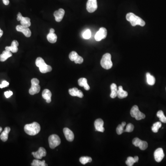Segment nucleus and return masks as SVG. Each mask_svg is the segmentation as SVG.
Returning <instances> with one entry per match:
<instances>
[{
	"label": "nucleus",
	"mask_w": 166,
	"mask_h": 166,
	"mask_svg": "<svg viewBox=\"0 0 166 166\" xmlns=\"http://www.w3.org/2000/svg\"><path fill=\"white\" fill-rule=\"evenodd\" d=\"M22 15H21L20 13H18V15H17V20L18 21H20L21 20V19L22 18Z\"/></svg>",
	"instance_id": "nucleus-40"
},
{
	"label": "nucleus",
	"mask_w": 166,
	"mask_h": 166,
	"mask_svg": "<svg viewBox=\"0 0 166 166\" xmlns=\"http://www.w3.org/2000/svg\"><path fill=\"white\" fill-rule=\"evenodd\" d=\"M64 15V10L62 8H60L59 10L55 11L54 13L55 20L58 22H61L62 20Z\"/></svg>",
	"instance_id": "nucleus-16"
},
{
	"label": "nucleus",
	"mask_w": 166,
	"mask_h": 166,
	"mask_svg": "<svg viewBox=\"0 0 166 166\" xmlns=\"http://www.w3.org/2000/svg\"><path fill=\"white\" fill-rule=\"evenodd\" d=\"M134 126L133 125V124H131V123H129L126 126V128L125 130H124V132L130 133V132H133L134 130Z\"/></svg>",
	"instance_id": "nucleus-37"
},
{
	"label": "nucleus",
	"mask_w": 166,
	"mask_h": 166,
	"mask_svg": "<svg viewBox=\"0 0 166 166\" xmlns=\"http://www.w3.org/2000/svg\"><path fill=\"white\" fill-rule=\"evenodd\" d=\"M31 86L29 89V92L31 95L38 93L40 92L41 87L39 84V81L36 78H33L31 80Z\"/></svg>",
	"instance_id": "nucleus-5"
},
{
	"label": "nucleus",
	"mask_w": 166,
	"mask_h": 166,
	"mask_svg": "<svg viewBox=\"0 0 166 166\" xmlns=\"http://www.w3.org/2000/svg\"><path fill=\"white\" fill-rule=\"evenodd\" d=\"M133 145H135L136 147H138L142 151L145 150L147 148L148 143L146 141H142L139 138L137 137H135L133 140Z\"/></svg>",
	"instance_id": "nucleus-7"
},
{
	"label": "nucleus",
	"mask_w": 166,
	"mask_h": 166,
	"mask_svg": "<svg viewBox=\"0 0 166 166\" xmlns=\"http://www.w3.org/2000/svg\"><path fill=\"white\" fill-rule=\"evenodd\" d=\"M47 39L50 43H54L57 41V37L55 33L50 32L47 35Z\"/></svg>",
	"instance_id": "nucleus-28"
},
{
	"label": "nucleus",
	"mask_w": 166,
	"mask_h": 166,
	"mask_svg": "<svg viewBox=\"0 0 166 166\" xmlns=\"http://www.w3.org/2000/svg\"><path fill=\"white\" fill-rule=\"evenodd\" d=\"M12 56V53L11 52L5 50L3 52L2 54H0V61L3 62Z\"/></svg>",
	"instance_id": "nucleus-23"
},
{
	"label": "nucleus",
	"mask_w": 166,
	"mask_h": 166,
	"mask_svg": "<svg viewBox=\"0 0 166 166\" xmlns=\"http://www.w3.org/2000/svg\"><path fill=\"white\" fill-rule=\"evenodd\" d=\"M40 72L43 73H45L48 72H51L52 70V68L51 66L47 65L46 64L43 65L42 66L39 68Z\"/></svg>",
	"instance_id": "nucleus-27"
},
{
	"label": "nucleus",
	"mask_w": 166,
	"mask_h": 166,
	"mask_svg": "<svg viewBox=\"0 0 166 166\" xmlns=\"http://www.w3.org/2000/svg\"><path fill=\"white\" fill-rule=\"evenodd\" d=\"M24 132L31 136L37 135L41 130L40 126L38 122H34L31 124H27L24 127Z\"/></svg>",
	"instance_id": "nucleus-1"
},
{
	"label": "nucleus",
	"mask_w": 166,
	"mask_h": 166,
	"mask_svg": "<svg viewBox=\"0 0 166 166\" xmlns=\"http://www.w3.org/2000/svg\"><path fill=\"white\" fill-rule=\"evenodd\" d=\"M16 29L17 31L23 33L24 35L27 38H29L31 36V31H30L28 27H24L21 25H18L16 27Z\"/></svg>",
	"instance_id": "nucleus-13"
},
{
	"label": "nucleus",
	"mask_w": 166,
	"mask_h": 166,
	"mask_svg": "<svg viewBox=\"0 0 166 166\" xmlns=\"http://www.w3.org/2000/svg\"><path fill=\"white\" fill-rule=\"evenodd\" d=\"M103 125H104V122L101 119H96L94 122V126L96 130L98 132H102V133L104 132V128Z\"/></svg>",
	"instance_id": "nucleus-14"
},
{
	"label": "nucleus",
	"mask_w": 166,
	"mask_h": 166,
	"mask_svg": "<svg viewBox=\"0 0 166 166\" xmlns=\"http://www.w3.org/2000/svg\"><path fill=\"white\" fill-rule=\"evenodd\" d=\"M10 130H11L10 128L9 127H6L5 128L4 131L2 132L1 134L0 135V138L2 141L6 142L8 140V133L10 132Z\"/></svg>",
	"instance_id": "nucleus-20"
},
{
	"label": "nucleus",
	"mask_w": 166,
	"mask_h": 166,
	"mask_svg": "<svg viewBox=\"0 0 166 166\" xmlns=\"http://www.w3.org/2000/svg\"><path fill=\"white\" fill-rule=\"evenodd\" d=\"M125 126H123L122 125H119L116 128V133L118 135H121L122 133H124V128Z\"/></svg>",
	"instance_id": "nucleus-36"
},
{
	"label": "nucleus",
	"mask_w": 166,
	"mask_h": 166,
	"mask_svg": "<svg viewBox=\"0 0 166 166\" xmlns=\"http://www.w3.org/2000/svg\"><path fill=\"white\" fill-rule=\"evenodd\" d=\"M69 58L71 61H74L76 64H81L83 63L84 59L75 51H72L69 55Z\"/></svg>",
	"instance_id": "nucleus-10"
},
{
	"label": "nucleus",
	"mask_w": 166,
	"mask_h": 166,
	"mask_svg": "<svg viewBox=\"0 0 166 166\" xmlns=\"http://www.w3.org/2000/svg\"><path fill=\"white\" fill-rule=\"evenodd\" d=\"M50 33H54V29H50Z\"/></svg>",
	"instance_id": "nucleus-43"
},
{
	"label": "nucleus",
	"mask_w": 166,
	"mask_h": 166,
	"mask_svg": "<svg viewBox=\"0 0 166 166\" xmlns=\"http://www.w3.org/2000/svg\"><path fill=\"white\" fill-rule=\"evenodd\" d=\"M138 160V156H136L134 157L129 156L127 158V160L126 162V163L127 166H132L133 165L134 163H137Z\"/></svg>",
	"instance_id": "nucleus-24"
},
{
	"label": "nucleus",
	"mask_w": 166,
	"mask_h": 166,
	"mask_svg": "<svg viewBox=\"0 0 166 166\" xmlns=\"http://www.w3.org/2000/svg\"><path fill=\"white\" fill-rule=\"evenodd\" d=\"M2 131V128L1 127H0V133H1V131Z\"/></svg>",
	"instance_id": "nucleus-44"
},
{
	"label": "nucleus",
	"mask_w": 166,
	"mask_h": 166,
	"mask_svg": "<svg viewBox=\"0 0 166 166\" xmlns=\"http://www.w3.org/2000/svg\"><path fill=\"white\" fill-rule=\"evenodd\" d=\"M45 64V62L44 61L43 59L41 57H38L37 59H36V65L37 66L38 68H40V66H42L43 65Z\"/></svg>",
	"instance_id": "nucleus-34"
},
{
	"label": "nucleus",
	"mask_w": 166,
	"mask_h": 166,
	"mask_svg": "<svg viewBox=\"0 0 166 166\" xmlns=\"http://www.w3.org/2000/svg\"><path fill=\"white\" fill-rule=\"evenodd\" d=\"M31 165L32 166H48L46 164L45 161L43 160L42 161L39 160V159L34 160L31 163Z\"/></svg>",
	"instance_id": "nucleus-30"
},
{
	"label": "nucleus",
	"mask_w": 166,
	"mask_h": 166,
	"mask_svg": "<svg viewBox=\"0 0 166 166\" xmlns=\"http://www.w3.org/2000/svg\"><path fill=\"white\" fill-rule=\"evenodd\" d=\"M78 84L80 86L84 87L86 91L90 90V87L87 83V80L84 77H82L78 80Z\"/></svg>",
	"instance_id": "nucleus-21"
},
{
	"label": "nucleus",
	"mask_w": 166,
	"mask_h": 166,
	"mask_svg": "<svg viewBox=\"0 0 166 166\" xmlns=\"http://www.w3.org/2000/svg\"><path fill=\"white\" fill-rule=\"evenodd\" d=\"M111 90V93L110 96L111 98H114L117 96V87L116 84L114 83L112 84L110 86Z\"/></svg>",
	"instance_id": "nucleus-26"
},
{
	"label": "nucleus",
	"mask_w": 166,
	"mask_h": 166,
	"mask_svg": "<svg viewBox=\"0 0 166 166\" xmlns=\"http://www.w3.org/2000/svg\"><path fill=\"white\" fill-rule=\"evenodd\" d=\"M42 96L43 99L46 100L47 103H50L51 102V96L52 94L50 90L48 89H45L42 92Z\"/></svg>",
	"instance_id": "nucleus-19"
},
{
	"label": "nucleus",
	"mask_w": 166,
	"mask_h": 166,
	"mask_svg": "<svg viewBox=\"0 0 166 166\" xmlns=\"http://www.w3.org/2000/svg\"><path fill=\"white\" fill-rule=\"evenodd\" d=\"M9 84L8 82H7L6 80H4V81H2L1 84H0V88H3L8 86L9 85Z\"/></svg>",
	"instance_id": "nucleus-38"
},
{
	"label": "nucleus",
	"mask_w": 166,
	"mask_h": 166,
	"mask_svg": "<svg viewBox=\"0 0 166 166\" xmlns=\"http://www.w3.org/2000/svg\"><path fill=\"white\" fill-rule=\"evenodd\" d=\"M126 19L127 21L130 22L133 27H135L137 25H139L141 27L145 26V22L141 18L132 13H127L126 16Z\"/></svg>",
	"instance_id": "nucleus-2"
},
{
	"label": "nucleus",
	"mask_w": 166,
	"mask_h": 166,
	"mask_svg": "<svg viewBox=\"0 0 166 166\" xmlns=\"http://www.w3.org/2000/svg\"><path fill=\"white\" fill-rule=\"evenodd\" d=\"M2 1H3V3L5 5H8L9 4V0H2Z\"/></svg>",
	"instance_id": "nucleus-41"
},
{
	"label": "nucleus",
	"mask_w": 166,
	"mask_h": 166,
	"mask_svg": "<svg viewBox=\"0 0 166 166\" xmlns=\"http://www.w3.org/2000/svg\"><path fill=\"white\" fill-rule=\"evenodd\" d=\"M128 96V93L126 91H124L123 89V87L122 86H120L118 87V90L117 91V96L119 98L122 99L126 98Z\"/></svg>",
	"instance_id": "nucleus-22"
},
{
	"label": "nucleus",
	"mask_w": 166,
	"mask_h": 166,
	"mask_svg": "<svg viewBox=\"0 0 166 166\" xmlns=\"http://www.w3.org/2000/svg\"><path fill=\"white\" fill-rule=\"evenodd\" d=\"M69 93L73 96H77L80 98H83L84 94L80 90H78L77 88H73L69 90Z\"/></svg>",
	"instance_id": "nucleus-18"
},
{
	"label": "nucleus",
	"mask_w": 166,
	"mask_h": 166,
	"mask_svg": "<svg viewBox=\"0 0 166 166\" xmlns=\"http://www.w3.org/2000/svg\"><path fill=\"white\" fill-rule=\"evenodd\" d=\"M19 43L16 40H13L11 46H7L5 47V50L12 53H16L18 51V47Z\"/></svg>",
	"instance_id": "nucleus-17"
},
{
	"label": "nucleus",
	"mask_w": 166,
	"mask_h": 166,
	"mask_svg": "<svg viewBox=\"0 0 166 166\" xmlns=\"http://www.w3.org/2000/svg\"><path fill=\"white\" fill-rule=\"evenodd\" d=\"M3 34V32L2 31V30L0 28V38H1V36H2V35Z\"/></svg>",
	"instance_id": "nucleus-42"
},
{
	"label": "nucleus",
	"mask_w": 166,
	"mask_h": 166,
	"mask_svg": "<svg viewBox=\"0 0 166 166\" xmlns=\"http://www.w3.org/2000/svg\"><path fill=\"white\" fill-rule=\"evenodd\" d=\"M101 66L103 68L108 70L112 68L113 63L111 61V55L110 53H106L103 56L101 61Z\"/></svg>",
	"instance_id": "nucleus-3"
},
{
	"label": "nucleus",
	"mask_w": 166,
	"mask_h": 166,
	"mask_svg": "<svg viewBox=\"0 0 166 166\" xmlns=\"http://www.w3.org/2000/svg\"><path fill=\"white\" fill-rule=\"evenodd\" d=\"M49 143L50 148L54 149L61 144V139L58 135L53 134L49 137Z\"/></svg>",
	"instance_id": "nucleus-6"
},
{
	"label": "nucleus",
	"mask_w": 166,
	"mask_h": 166,
	"mask_svg": "<svg viewBox=\"0 0 166 166\" xmlns=\"http://www.w3.org/2000/svg\"><path fill=\"white\" fill-rule=\"evenodd\" d=\"M164 157V154L163 149L161 148L157 149L154 152V157L155 160L160 163L163 160Z\"/></svg>",
	"instance_id": "nucleus-12"
},
{
	"label": "nucleus",
	"mask_w": 166,
	"mask_h": 166,
	"mask_svg": "<svg viewBox=\"0 0 166 166\" xmlns=\"http://www.w3.org/2000/svg\"><path fill=\"white\" fill-rule=\"evenodd\" d=\"M130 114L132 117L135 118L137 121L144 119L145 118V114L140 111L138 106L137 105H134L132 107L130 111Z\"/></svg>",
	"instance_id": "nucleus-4"
},
{
	"label": "nucleus",
	"mask_w": 166,
	"mask_h": 166,
	"mask_svg": "<svg viewBox=\"0 0 166 166\" xmlns=\"http://www.w3.org/2000/svg\"><path fill=\"white\" fill-rule=\"evenodd\" d=\"M157 116L159 118L160 121L163 123H166V117L162 110L159 111L157 113Z\"/></svg>",
	"instance_id": "nucleus-32"
},
{
	"label": "nucleus",
	"mask_w": 166,
	"mask_h": 166,
	"mask_svg": "<svg viewBox=\"0 0 166 166\" xmlns=\"http://www.w3.org/2000/svg\"><path fill=\"white\" fill-rule=\"evenodd\" d=\"M46 154V151L43 147H40L37 151L32 152V155L36 159H41L43 157L45 156Z\"/></svg>",
	"instance_id": "nucleus-11"
},
{
	"label": "nucleus",
	"mask_w": 166,
	"mask_h": 166,
	"mask_svg": "<svg viewBox=\"0 0 166 166\" xmlns=\"http://www.w3.org/2000/svg\"><path fill=\"white\" fill-rule=\"evenodd\" d=\"M107 36V30L104 27H101L96 32L95 36V40L97 41H100L102 39H105Z\"/></svg>",
	"instance_id": "nucleus-8"
},
{
	"label": "nucleus",
	"mask_w": 166,
	"mask_h": 166,
	"mask_svg": "<svg viewBox=\"0 0 166 166\" xmlns=\"http://www.w3.org/2000/svg\"><path fill=\"white\" fill-rule=\"evenodd\" d=\"M162 126V123L160 122H157L156 123L153 124V126H152L151 129L154 133H156L158 131L159 129Z\"/></svg>",
	"instance_id": "nucleus-33"
},
{
	"label": "nucleus",
	"mask_w": 166,
	"mask_h": 166,
	"mask_svg": "<svg viewBox=\"0 0 166 166\" xmlns=\"http://www.w3.org/2000/svg\"><path fill=\"white\" fill-rule=\"evenodd\" d=\"M146 78H147V82L149 85H153L155 84L156 82L155 77L149 73H146Z\"/></svg>",
	"instance_id": "nucleus-29"
},
{
	"label": "nucleus",
	"mask_w": 166,
	"mask_h": 166,
	"mask_svg": "<svg viewBox=\"0 0 166 166\" xmlns=\"http://www.w3.org/2000/svg\"><path fill=\"white\" fill-rule=\"evenodd\" d=\"M98 8L96 0H88L87 2L86 9L90 13L94 12Z\"/></svg>",
	"instance_id": "nucleus-9"
},
{
	"label": "nucleus",
	"mask_w": 166,
	"mask_h": 166,
	"mask_svg": "<svg viewBox=\"0 0 166 166\" xmlns=\"http://www.w3.org/2000/svg\"><path fill=\"white\" fill-rule=\"evenodd\" d=\"M91 36V31L89 29L86 30L83 34V38L85 39H88L90 38Z\"/></svg>",
	"instance_id": "nucleus-35"
},
{
	"label": "nucleus",
	"mask_w": 166,
	"mask_h": 166,
	"mask_svg": "<svg viewBox=\"0 0 166 166\" xmlns=\"http://www.w3.org/2000/svg\"><path fill=\"white\" fill-rule=\"evenodd\" d=\"M80 161L82 164H86L88 163H91L92 161V158L88 156H82L80 159Z\"/></svg>",
	"instance_id": "nucleus-31"
},
{
	"label": "nucleus",
	"mask_w": 166,
	"mask_h": 166,
	"mask_svg": "<svg viewBox=\"0 0 166 166\" xmlns=\"http://www.w3.org/2000/svg\"><path fill=\"white\" fill-rule=\"evenodd\" d=\"M63 133L67 140L69 142H72L74 140V135L71 130L66 127L63 129Z\"/></svg>",
	"instance_id": "nucleus-15"
},
{
	"label": "nucleus",
	"mask_w": 166,
	"mask_h": 166,
	"mask_svg": "<svg viewBox=\"0 0 166 166\" xmlns=\"http://www.w3.org/2000/svg\"><path fill=\"white\" fill-rule=\"evenodd\" d=\"M20 21L21 26L24 27H29L31 25V23L30 22V19L28 17H22Z\"/></svg>",
	"instance_id": "nucleus-25"
},
{
	"label": "nucleus",
	"mask_w": 166,
	"mask_h": 166,
	"mask_svg": "<svg viewBox=\"0 0 166 166\" xmlns=\"http://www.w3.org/2000/svg\"><path fill=\"white\" fill-rule=\"evenodd\" d=\"M13 93L12 91H6L4 92L5 96L7 98H10L11 96L13 95Z\"/></svg>",
	"instance_id": "nucleus-39"
}]
</instances>
